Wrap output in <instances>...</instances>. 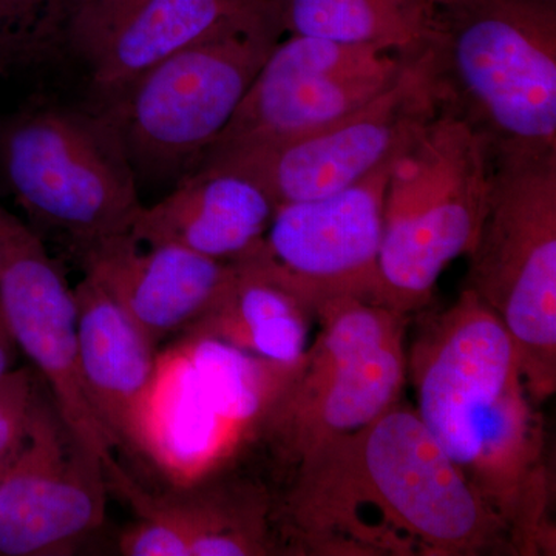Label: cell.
Here are the masks:
<instances>
[{
    "label": "cell",
    "instance_id": "obj_1",
    "mask_svg": "<svg viewBox=\"0 0 556 556\" xmlns=\"http://www.w3.org/2000/svg\"><path fill=\"white\" fill-rule=\"evenodd\" d=\"M292 470L273 515L278 541L300 554L517 555L501 519L402 401Z\"/></svg>",
    "mask_w": 556,
    "mask_h": 556
},
{
    "label": "cell",
    "instance_id": "obj_2",
    "mask_svg": "<svg viewBox=\"0 0 556 556\" xmlns=\"http://www.w3.org/2000/svg\"><path fill=\"white\" fill-rule=\"evenodd\" d=\"M407 378L424 426L501 519L517 555L554 554L543 422L500 318L463 289L420 327Z\"/></svg>",
    "mask_w": 556,
    "mask_h": 556
},
{
    "label": "cell",
    "instance_id": "obj_3",
    "mask_svg": "<svg viewBox=\"0 0 556 556\" xmlns=\"http://www.w3.org/2000/svg\"><path fill=\"white\" fill-rule=\"evenodd\" d=\"M294 367L217 339L178 336L160 348L119 448L160 482L155 492H185L228 477L244 448L260 442Z\"/></svg>",
    "mask_w": 556,
    "mask_h": 556
},
{
    "label": "cell",
    "instance_id": "obj_4",
    "mask_svg": "<svg viewBox=\"0 0 556 556\" xmlns=\"http://www.w3.org/2000/svg\"><path fill=\"white\" fill-rule=\"evenodd\" d=\"M438 108L501 150H556L555 0H452L428 14Z\"/></svg>",
    "mask_w": 556,
    "mask_h": 556
},
{
    "label": "cell",
    "instance_id": "obj_5",
    "mask_svg": "<svg viewBox=\"0 0 556 556\" xmlns=\"http://www.w3.org/2000/svg\"><path fill=\"white\" fill-rule=\"evenodd\" d=\"M495 174L492 146L438 109L412 131L388 172L379 274L382 305L408 316L427 305L450 263L470 254Z\"/></svg>",
    "mask_w": 556,
    "mask_h": 556
},
{
    "label": "cell",
    "instance_id": "obj_6",
    "mask_svg": "<svg viewBox=\"0 0 556 556\" xmlns=\"http://www.w3.org/2000/svg\"><path fill=\"white\" fill-rule=\"evenodd\" d=\"M270 5L177 51L102 98L97 110L135 172L182 177L199 167L280 39Z\"/></svg>",
    "mask_w": 556,
    "mask_h": 556
},
{
    "label": "cell",
    "instance_id": "obj_7",
    "mask_svg": "<svg viewBox=\"0 0 556 556\" xmlns=\"http://www.w3.org/2000/svg\"><path fill=\"white\" fill-rule=\"evenodd\" d=\"M464 289L514 339L536 404L556 391V150H501Z\"/></svg>",
    "mask_w": 556,
    "mask_h": 556
},
{
    "label": "cell",
    "instance_id": "obj_8",
    "mask_svg": "<svg viewBox=\"0 0 556 556\" xmlns=\"http://www.w3.org/2000/svg\"><path fill=\"white\" fill-rule=\"evenodd\" d=\"M318 334L292 368L260 442L294 468L325 442L356 433L401 402L407 316L354 298L314 306Z\"/></svg>",
    "mask_w": 556,
    "mask_h": 556
},
{
    "label": "cell",
    "instance_id": "obj_9",
    "mask_svg": "<svg viewBox=\"0 0 556 556\" xmlns=\"http://www.w3.org/2000/svg\"><path fill=\"white\" fill-rule=\"evenodd\" d=\"M0 174L36 222L79 249L130 232L144 206L118 135L97 112L36 105L3 119Z\"/></svg>",
    "mask_w": 556,
    "mask_h": 556
},
{
    "label": "cell",
    "instance_id": "obj_10",
    "mask_svg": "<svg viewBox=\"0 0 556 556\" xmlns=\"http://www.w3.org/2000/svg\"><path fill=\"white\" fill-rule=\"evenodd\" d=\"M438 109L427 56L417 47L405 54L397 79L345 118L291 141L207 153L199 167L243 175L276 207L324 199L393 159L412 131Z\"/></svg>",
    "mask_w": 556,
    "mask_h": 556
},
{
    "label": "cell",
    "instance_id": "obj_11",
    "mask_svg": "<svg viewBox=\"0 0 556 556\" xmlns=\"http://www.w3.org/2000/svg\"><path fill=\"white\" fill-rule=\"evenodd\" d=\"M405 54L308 36L278 40L207 153L324 129L386 91L402 72Z\"/></svg>",
    "mask_w": 556,
    "mask_h": 556
},
{
    "label": "cell",
    "instance_id": "obj_12",
    "mask_svg": "<svg viewBox=\"0 0 556 556\" xmlns=\"http://www.w3.org/2000/svg\"><path fill=\"white\" fill-rule=\"evenodd\" d=\"M391 160L332 195L280 204L258 248L233 263L291 289L313 309L338 298L382 305L379 254Z\"/></svg>",
    "mask_w": 556,
    "mask_h": 556
},
{
    "label": "cell",
    "instance_id": "obj_13",
    "mask_svg": "<svg viewBox=\"0 0 556 556\" xmlns=\"http://www.w3.org/2000/svg\"><path fill=\"white\" fill-rule=\"evenodd\" d=\"M109 493L101 457L42 386L27 439L0 478V556L75 554L104 525Z\"/></svg>",
    "mask_w": 556,
    "mask_h": 556
},
{
    "label": "cell",
    "instance_id": "obj_14",
    "mask_svg": "<svg viewBox=\"0 0 556 556\" xmlns=\"http://www.w3.org/2000/svg\"><path fill=\"white\" fill-rule=\"evenodd\" d=\"M0 317L70 430L101 457L105 473L118 467L80 378L75 292L31 229L0 273Z\"/></svg>",
    "mask_w": 556,
    "mask_h": 556
},
{
    "label": "cell",
    "instance_id": "obj_15",
    "mask_svg": "<svg viewBox=\"0 0 556 556\" xmlns=\"http://www.w3.org/2000/svg\"><path fill=\"white\" fill-rule=\"evenodd\" d=\"M269 0H80L67 50L101 98L177 51L255 16Z\"/></svg>",
    "mask_w": 556,
    "mask_h": 556
},
{
    "label": "cell",
    "instance_id": "obj_16",
    "mask_svg": "<svg viewBox=\"0 0 556 556\" xmlns=\"http://www.w3.org/2000/svg\"><path fill=\"white\" fill-rule=\"evenodd\" d=\"M84 274L97 280L161 348L185 334L232 280V263L178 244H146L130 232L80 249Z\"/></svg>",
    "mask_w": 556,
    "mask_h": 556
},
{
    "label": "cell",
    "instance_id": "obj_17",
    "mask_svg": "<svg viewBox=\"0 0 556 556\" xmlns=\"http://www.w3.org/2000/svg\"><path fill=\"white\" fill-rule=\"evenodd\" d=\"M273 201L251 179L200 166L153 206H142L130 236L146 244H178L233 263L258 248L273 219Z\"/></svg>",
    "mask_w": 556,
    "mask_h": 556
},
{
    "label": "cell",
    "instance_id": "obj_18",
    "mask_svg": "<svg viewBox=\"0 0 556 556\" xmlns=\"http://www.w3.org/2000/svg\"><path fill=\"white\" fill-rule=\"evenodd\" d=\"M109 489L135 514L169 522L188 544L189 556H260L281 548L274 501L265 489L248 482L223 477L185 492H153L123 467Z\"/></svg>",
    "mask_w": 556,
    "mask_h": 556
},
{
    "label": "cell",
    "instance_id": "obj_19",
    "mask_svg": "<svg viewBox=\"0 0 556 556\" xmlns=\"http://www.w3.org/2000/svg\"><path fill=\"white\" fill-rule=\"evenodd\" d=\"M73 292L84 391L91 412L118 450L155 371L160 346L87 274Z\"/></svg>",
    "mask_w": 556,
    "mask_h": 556
},
{
    "label": "cell",
    "instance_id": "obj_20",
    "mask_svg": "<svg viewBox=\"0 0 556 556\" xmlns=\"http://www.w3.org/2000/svg\"><path fill=\"white\" fill-rule=\"evenodd\" d=\"M232 265L228 287L185 334L217 339L273 364L298 365L311 343L313 306L273 278Z\"/></svg>",
    "mask_w": 556,
    "mask_h": 556
},
{
    "label": "cell",
    "instance_id": "obj_21",
    "mask_svg": "<svg viewBox=\"0 0 556 556\" xmlns=\"http://www.w3.org/2000/svg\"><path fill=\"white\" fill-rule=\"evenodd\" d=\"M281 33L408 53L426 35L430 11L399 0H269Z\"/></svg>",
    "mask_w": 556,
    "mask_h": 556
},
{
    "label": "cell",
    "instance_id": "obj_22",
    "mask_svg": "<svg viewBox=\"0 0 556 556\" xmlns=\"http://www.w3.org/2000/svg\"><path fill=\"white\" fill-rule=\"evenodd\" d=\"M80 0H0V75L39 67L67 50Z\"/></svg>",
    "mask_w": 556,
    "mask_h": 556
},
{
    "label": "cell",
    "instance_id": "obj_23",
    "mask_svg": "<svg viewBox=\"0 0 556 556\" xmlns=\"http://www.w3.org/2000/svg\"><path fill=\"white\" fill-rule=\"evenodd\" d=\"M42 386L30 364L14 368L0 382V478L27 439Z\"/></svg>",
    "mask_w": 556,
    "mask_h": 556
},
{
    "label": "cell",
    "instance_id": "obj_24",
    "mask_svg": "<svg viewBox=\"0 0 556 556\" xmlns=\"http://www.w3.org/2000/svg\"><path fill=\"white\" fill-rule=\"evenodd\" d=\"M124 556H189V548L177 530L159 517L138 515L118 536Z\"/></svg>",
    "mask_w": 556,
    "mask_h": 556
},
{
    "label": "cell",
    "instance_id": "obj_25",
    "mask_svg": "<svg viewBox=\"0 0 556 556\" xmlns=\"http://www.w3.org/2000/svg\"><path fill=\"white\" fill-rule=\"evenodd\" d=\"M28 230L30 228L25 226L20 218L14 217L9 211L0 206V273L9 262L14 249L27 236Z\"/></svg>",
    "mask_w": 556,
    "mask_h": 556
},
{
    "label": "cell",
    "instance_id": "obj_26",
    "mask_svg": "<svg viewBox=\"0 0 556 556\" xmlns=\"http://www.w3.org/2000/svg\"><path fill=\"white\" fill-rule=\"evenodd\" d=\"M20 354V350H17L16 343L11 338L5 321L0 317V382L17 367Z\"/></svg>",
    "mask_w": 556,
    "mask_h": 556
},
{
    "label": "cell",
    "instance_id": "obj_27",
    "mask_svg": "<svg viewBox=\"0 0 556 556\" xmlns=\"http://www.w3.org/2000/svg\"><path fill=\"white\" fill-rule=\"evenodd\" d=\"M404 5L413 7V9L431 11L438 9V7L445 5V3L452 2V0H399Z\"/></svg>",
    "mask_w": 556,
    "mask_h": 556
}]
</instances>
